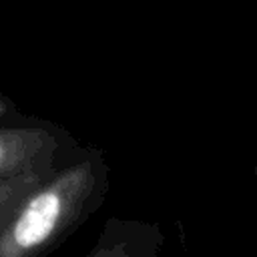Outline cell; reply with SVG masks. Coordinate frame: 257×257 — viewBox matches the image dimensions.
I'll list each match as a JSON object with an SVG mask.
<instances>
[{
	"label": "cell",
	"mask_w": 257,
	"mask_h": 257,
	"mask_svg": "<svg viewBox=\"0 0 257 257\" xmlns=\"http://www.w3.org/2000/svg\"><path fill=\"white\" fill-rule=\"evenodd\" d=\"M106 191L100 151L56 167L0 213V257H48L100 209Z\"/></svg>",
	"instance_id": "6da1fadb"
},
{
	"label": "cell",
	"mask_w": 257,
	"mask_h": 257,
	"mask_svg": "<svg viewBox=\"0 0 257 257\" xmlns=\"http://www.w3.org/2000/svg\"><path fill=\"white\" fill-rule=\"evenodd\" d=\"M60 139L42 126L0 128V183L54 171L60 157Z\"/></svg>",
	"instance_id": "7a4b0ae2"
},
{
	"label": "cell",
	"mask_w": 257,
	"mask_h": 257,
	"mask_svg": "<svg viewBox=\"0 0 257 257\" xmlns=\"http://www.w3.org/2000/svg\"><path fill=\"white\" fill-rule=\"evenodd\" d=\"M165 233L157 223L143 219L108 217L82 257H159Z\"/></svg>",
	"instance_id": "3957f363"
},
{
	"label": "cell",
	"mask_w": 257,
	"mask_h": 257,
	"mask_svg": "<svg viewBox=\"0 0 257 257\" xmlns=\"http://www.w3.org/2000/svg\"><path fill=\"white\" fill-rule=\"evenodd\" d=\"M52 173V171H50ZM48 175V173H46ZM44 175H26V177H18V179H10V181H2L0 183V213L12 205L22 193H26L32 185H36Z\"/></svg>",
	"instance_id": "277c9868"
},
{
	"label": "cell",
	"mask_w": 257,
	"mask_h": 257,
	"mask_svg": "<svg viewBox=\"0 0 257 257\" xmlns=\"http://www.w3.org/2000/svg\"><path fill=\"white\" fill-rule=\"evenodd\" d=\"M255 177H257V163H255Z\"/></svg>",
	"instance_id": "5b68a950"
}]
</instances>
